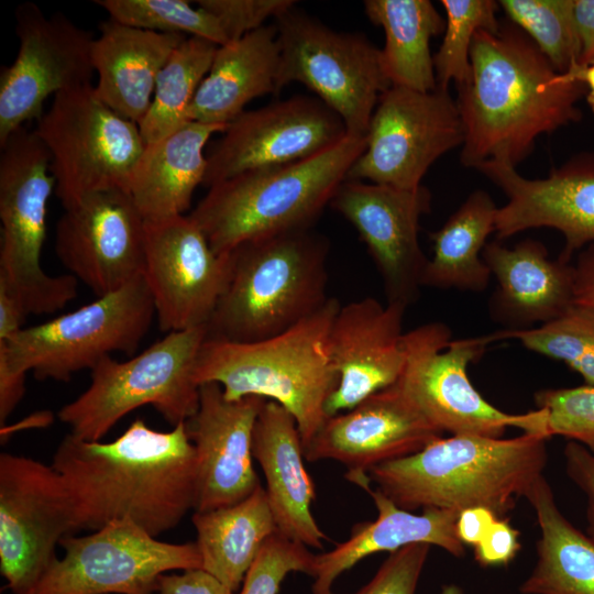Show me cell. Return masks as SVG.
I'll return each instance as SVG.
<instances>
[{
    "instance_id": "44",
    "label": "cell",
    "mask_w": 594,
    "mask_h": 594,
    "mask_svg": "<svg viewBox=\"0 0 594 594\" xmlns=\"http://www.w3.org/2000/svg\"><path fill=\"white\" fill-rule=\"evenodd\" d=\"M520 534L508 519L498 517L482 541L474 547V557L482 566L508 564L520 549Z\"/></svg>"
},
{
    "instance_id": "23",
    "label": "cell",
    "mask_w": 594,
    "mask_h": 594,
    "mask_svg": "<svg viewBox=\"0 0 594 594\" xmlns=\"http://www.w3.org/2000/svg\"><path fill=\"white\" fill-rule=\"evenodd\" d=\"M199 406L186 421L197 457L195 512L233 505L261 484L253 465V431L266 402L224 397L220 385L199 386Z\"/></svg>"
},
{
    "instance_id": "43",
    "label": "cell",
    "mask_w": 594,
    "mask_h": 594,
    "mask_svg": "<svg viewBox=\"0 0 594 594\" xmlns=\"http://www.w3.org/2000/svg\"><path fill=\"white\" fill-rule=\"evenodd\" d=\"M430 547L416 543L389 553L374 576L354 594H417Z\"/></svg>"
},
{
    "instance_id": "20",
    "label": "cell",
    "mask_w": 594,
    "mask_h": 594,
    "mask_svg": "<svg viewBox=\"0 0 594 594\" xmlns=\"http://www.w3.org/2000/svg\"><path fill=\"white\" fill-rule=\"evenodd\" d=\"M356 230L382 277L388 302H414L428 262L418 230L430 211L431 194L425 186L403 189L345 179L330 205Z\"/></svg>"
},
{
    "instance_id": "31",
    "label": "cell",
    "mask_w": 594,
    "mask_h": 594,
    "mask_svg": "<svg viewBox=\"0 0 594 594\" xmlns=\"http://www.w3.org/2000/svg\"><path fill=\"white\" fill-rule=\"evenodd\" d=\"M540 530L534 569L521 594H594V541L560 510L541 476L526 494Z\"/></svg>"
},
{
    "instance_id": "3",
    "label": "cell",
    "mask_w": 594,
    "mask_h": 594,
    "mask_svg": "<svg viewBox=\"0 0 594 594\" xmlns=\"http://www.w3.org/2000/svg\"><path fill=\"white\" fill-rule=\"evenodd\" d=\"M547 440L526 432L509 439L451 435L373 468L369 477L397 506L410 512L485 507L499 517L543 476Z\"/></svg>"
},
{
    "instance_id": "21",
    "label": "cell",
    "mask_w": 594,
    "mask_h": 594,
    "mask_svg": "<svg viewBox=\"0 0 594 594\" xmlns=\"http://www.w3.org/2000/svg\"><path fill=\"white\" fill-rule=\"evenodd\" d=\"M442 435L393 384L328 417L305 448V459L343 464L346 479L365 491L373 468L414 454Z\"/></svg>"
},
{
    "instance_id": "11",
    "label": "cell",
    "mask_w": 594,
    "mask_h": 594,
    "mask_svg": "<svg viewBox=\"0 0 594 594\" xmlns=\"http://www.w3.org/2000/svg\"><path fill=\"white\" fill-rule=\"evenodd\" d=\"M154 301L140 276L82 307L0 341V358L37 380L69 381L113 352L134 354L155 316Z\"/></svg>"
},
{
    "instance_id": "24",
    "label": "cell",
    "mask_w": 594,
    "mask_h": 594,
    "mask_svg": "<svg viewBox=\"0 0 594 594\" xmlns=\"http://www.w3.org/2000/svg\"><path fill=\"white\" fill-rule=\"evenodd\" d=\"M406 306L365 297L341 305L329 332V355L338 385L326 404L328 417L346 411L397 382L404 363Z\"/></svg>"
},
{
    "instance_id": "4",
    "label": "cell",
    "mask_w": 594,
    "mask_h": 594,
    "mask_svg": "<svg viewBox=\"0 0 594 594\" xmlns=\"http://www.w3.org/2000/svg\"><path fill=\"white\" fill-rule=\"evenodd\" d=\"M340 306L329 297L293 328L261 341L206 337L196 362V383L220 385L229 400L258 396L279 404L295 418L305 449L328 418L326 404L338 385L329 332Z\"/></svg>"
},
{
    "instance_id": "53",
    "label": "cell",
    "mask_w": 594,
    "mask_h": 594,
    "mask_svg": "<svg viewBox=\"0 0 594 594\" xmlns=\"http://www.w3.org/2000/svg\"><path fill=\"white\" fill-rule=\"evenodd\" d=\"M440 594H464L462 588L455 584H447L441 588Z\"/></svg>"
},
{
    "instance_id": "7",
    "label": "cell",
    "mask_w": 594,
    "mask_h": 594,
    "mask_svg": "<svg viewBox=\"0 0 594 594\" xmlns=\"http://www.w3.org/2000/svg\"><path fill=\"white\" fill-rule=\"evenodd\" d=\"M207 326L167 333L124 362L110 355L92 370L85 392L58 411L70 433L100 441L125 415L153 406L173 427L189 420L199 406L195 367Z\"/></svg>"
},
{
    "instance_id": "34",
    "label": "cell",
    "mask_w": 594,
    "mask_h": 594,
    "mask_svg": "<svg viewBox=\"0 0 594 594\" xmlns=\"http://www.w3.org/2000/svg\"><path fill=\"white\" fill-rule=\"evenodd\" d=\"M369 20L383 29L381 48L385 73L393 86L419 91L437 85L430 40L444 32L446 19L429 0H366Z\"/></svg>"
},
{
    "instance_id": "6",
    "label": "cell",
    "mask_w": 594,
    "mask_h": 594,
    "mask_svg": "<svg viewBox=\"0 0 594 594\" xmlns=\"http://www.w3.org/2000/svg\"><path fill=\"white\" fill-rule=\"evenodd\" d=\"M328 240L312 229L243 242L207 337L232 342L272 338L306 319L327 296Z\"/></svg>"
},
{
    "instance_id": "47",
    "label": "cell",
    "mask_w": 594,
    "mask_h": 594,
    "mask_svg": "<svg viewBox=\"0 0 594 594\" xmlns=\"http://www.w3.org/2000/svg\"><path fill=\"white\" fill-rule=\"evenodd\" d=\"M498 516L485 507H471L459 513L457 535L463 544L477 546Z\"/></svg>"
},
{
    "instance_id": "52",
    "label": "cell",
    "mask_w": 594,
    "mask_h": 594,
    "mask_svg": "<svg viewBox=\"0 0 594 594\" xmlns=\"http://www.w3.org/2000/svg\"><path fill=\"white\" fill-rule=\"evenodd\" d=\"M562 74L568 81L581 82L585 86L586 102L594 112V62L585 66L575 65Z\"/></svg>"
},
{
    "instance_id": "22",
    "label": "cell",
    "mask_w": 594,
    "mask_h": 594,
    "mask_svg": "<svg viewBox=\"0 0 594 594\" xmlns=\"http://www.w3.org/2000/svg\"><path fill=\"white\" fill-rule=\"evenodd\" d=\"M507 197L495 222L497 240L532 228L560 231L565 245L560 258L594 244V156H579L546 178L530 179L515 167L486 162L477 168Z\"/></svg>"
},
{
    "instance_id": "16",
    "label": "cell",
    "mask_w": 594,
    "mask_h": 594,
    "mask_svg": "<svg viewBox=\"0 0 594 594\" xmlns=\"http://www.w3.org/2000/svg\"><path fill=\"white\" fill-rule=\"evenodd\" d=\"M19 51L0 73V146L43 116L46 98L91 85L95 37L62 13L47 18L33 2L15 10Z\"/></svg>"
},
{
    "instance_id": "25",
    "label": "cell",
    "mask_w": 594,
    "mask_h": 594,
    "mask_svg": "<svg viewBox=\"0 0 594 594\" xmlns=\"http://www.w3.org/2000/svg\"><path fill=\"white\" fill-rule=\"evenodd\" d=\"M482 257L497 280L490 314L505 330L546 324L575 304L574 265L550 260L540 241L525 239L514 248L492 241Z\"/></svg>"
},
{
    "instance_id": "30",
    "label": "cell",
    "mask_w": 594,
    "mask_h": 594,
    "mask_svg": "<svg viewBox=\"0 0 594 594\" xmlns=\"http://www.w3.org/2000/svg\"><path fill=\"white\" fill-rule=\"evenodd\" d=\"M227 125L188 121L145 147L134 167L129 194L145 221L184 215L207 169L205 146Z\"/></svg>"
},
{
    "instance_id": "2",
    "label": "cell",
    "mask_w": 594,
    "mask_h": 594,
    "mask_svg": "<svg viewBox=\"0 0 594 594\" xmlns=\"http://www.w3.org/2000/svg\"><path fill=\"white\" fill-rule=\"evenodd\" d=\"M469 79L458 88L464 128L461 163L512 167L532 151L536 140L581 119V82L558 73L530 37L516 25L479 30L470 53Z\"/></svg>"
},
{
    "instance_id": "19",
    "label": "cell",
    "mask_w": 594,
    "mask_h": 594,
    "mask_svg": "<svg viewBox=\"0 0 594 594\" xmlns=\"http://www.w3.org/2000/svg\"><path fill=\"white\" fill-rule=\"evenodd\" d=\"M54 246L68 274L100 297L143 275L145 220L128 191L96 193L65 209Z\"/></svg>"
},
{
    "instance_id": "29",
    "label": "cell",
    "mask_w": 594,
    "mask_h": 594,
    "mask_svg": "<svg viewBox=\"0 0 594 594\" xmlns=\"http://www.w3.org/2000/svg\"><path fill=\"white\" fill-rule=\"evenodd\" d=\"M279 45L275 24L218 46L188 110V121L228 125L254 98L277 94Z\"/></svg>"
},
{
    "instance_id": "18",
    "label": "cell",
    "mask_w": 594,
    "mask_h": 594,
    "mask_svg": "<svg viewBox=\"0 0 594 594\" xmlns=\"http://www.w3.org/2000/svg\"><path fill=\"white\" fill-rule=\"evenodd\" d=\"M346 135L342 119L318 98L298 95L244 110L212 146L202 185L309 158Z\"/></svg>"
},
{
    "instance_id": "17",
    "label": "cell",
    "mask_w": 594,
    "mask_h": 594,
    "mask_svg": "<svg viewBox=\"0 0 594 594\" xmlns=\"http://www.w3.org/2000/svg\"><path fill=\"white\" fill-rule=\"evenodd\" d=\"M231 253L217 254L190 216L145 221V266L160 329L207 326L230 278Z\"/></svg>"
},
{
    "instance_id": "13",
    "label": "cell",
    "mask_w": 594,
    "mask_h": 594,
    "mask_svg": "<svg viewBox=\"0 0 594 594\" xmlns=\"http://www.w3.org/2000/svg\"><path fill=\"white\" fill-rule=\"evenodd\" d=\"M62 558L50 565L32 594H153L161 575L201 569L196 542L156 539L129 518L90 535H67Z\"/></svg>"
},
{
    "instance_id": "14",
    "label": "cell",
    "mask_w": 594,
    "mask_h": 594,
    "mask_svg": "<svg viewBox=\"0 0 594 594\" xmlns=\"http://www.w3.org/2000/svg\"><path fill=\"white\" fill-rule=\"evenodd\" d=\"M463 142L461 116L448 89L419 91L392 85L378 99L366 147L346 178L418 188L429 167Z\"/></svg>"
},
{
    "instance_id": "39",
    "label": "cell",
    "mask_w": 594,
    "mask_h": 594,
    "mask_svg": "<svg viewBox=\"0 0 594 594\" xmlns=\"http://www.w3.org/2000/svg\"><path fill=\"white\" fill-rule=\"evenodd\" d=\"M111 20L160 33L196 36L222 46L229 43L217 20L187 0H95Z\"/></svg>"
},
{
    "instance_id": "42",
    "label": "cell",
    "mask_w": 594,
    "mask_h": 594,
    "mask_svg": "<svg viewBox=\"0 0 594 594\" xmlns=\"http://www.w3.org/2000/svg\"><path fill=\"white\" fill-rule=\"evenodd\" d=\"M196 3L217 20L229 43L295 7L293 0H199Z\"/></svg>"
},
{
    "instance_id": "33",
    "label": "cell",
    "mask_w": 594,
    "mask_h": 594,
    "mask_svg": "<svg viewBox=\"0 0 594 594\" xmlns=\"http://www.w3.org/2000/svg\"><path fill=\"white\" fill-rule=\"evenodd\" d=\"M498 207L484 190L473 191L443 226L430 234L433 255L421 285L439 289L484 290L491 271L482 257L494 232Z\"/></svg>"
},
{
    "instance_id": "38",
    "label": "cell",
    "mask_w": 594,
    "mask_h": 594,
    "mask_svg": "<svg viewBox=\"0 0 594 594\" xmlns=\"http://www.w3.org/2000/svg\"><path fill=\"white\" fill-rule=\"evenodd\" d=\"M446 30L442 43L433 55L437 85L448 89L464 84L471 72L470 53L479 30L498 31L496 12L499 4L492 0H442Z\"/></svg>"
},
{
    "instance_id": "32",
    "label": "cell",
    "mask_w": 594,
    "mask_h": 594,
    "mask_svg": "<svg viewBox=\"0 0 594 594\" xmlns=\"http://www.w3.org/2000/svg\"><path fill=\"white\" fill-rule=\"evenodd\" d=\"M201 569L237 592L265 542L277 532L264 486L221 508L191 517Z\"/></svg>"
},
{
    "instance_id": "12",
    "label": "cell",
    "mask_w": 594,
    "mask_h": 594,
    "mask_svg": "<svg viewBox=\"0 0 594 594\" xmlns=\"http://www.w3.org/2000/svg\"><path fill=\"white\" fill-rule=\"evenodd\" d=\"M274 24L278 90L293 81L305 85L342 119L348 134L366 136L378 99L392 86L381 48L363 34L332 30L295 7Z\"/></svg>"
},
{
    "instance_id": "48",
    "label": "cell",
    "mask_w": 594,
    "mask_h": 594,
    "mask_svg": "<svg viewBox=\"0 0 594 594\" xmlns=\"http://www.w3.org/2000/svg\"><path fill=\"white\" fill-rule=\"evenodd\" d=\"M25 373L12 370L0 358V425H4L25 393Z\"/></svg>"
},
{
    "instance_id": "40",
    "label": "cell",
    "mask_w": 594,
    "mask_h": 594,
    "mask_svg": "<svg viewBox=\"0 0 594 594\" xmlns=\"http://www.w3.org/2000/svg\"><path fill=\"white\" fill-rule=\"evenodd\" d=\"M535 403L547 413L550 438H568L594 453V386L542 389Z\"/></svg>"
},
{
    "instance_id": "37",
    "label": "cell",
    "mask_w": 594,
    "mask_h": 594,
    "mask_svg": "<svg viewBox=\"0 0 594 594\" xmlns=\"http://www.w3.org/2000/svg\"><path fill=\"white\" fill-rule=\"evenodd\" d=\"M508 19L536 44L558 73L579 65L574 0H501Z\"/></svg>"
},
{
    "instance_id": "15",
    "label": "cell",
    "mask_w": 594,
    "mask_h": 594,
    "mask_svg": "<svg viewBox=\"0 0 594 594\" xmlns=\"http://www.w3.org/2000/svg\"><path fill=\"white\" fill-rule=\"evenodd\" d=\"M73 531L72 501L53 465L1 453L0 570L13 594L33 593Z\"/></svg>"
},
{
    "instance_id": "10",
    "label": "cell",
    "mask_w": 594,
    "mask_h": 594,
    "mask_svg": "<svg viewBox=\"0 0 594 594\" xmlns=\"http://www.w3.org/2000/svg\"><path fill=\"white\" fill-rule=\"evenodd\" d=\"M34 131L51 155L64 209L96 193H129L145 142L139 125L110 109L92 84L55 95Z\"/></svg>"
},
{
    "instance_id": "41",
    "label": "cell",
    "mask_w": 594,
    "mask_h": 594,
    "mask_svg": "<svg viewBox=\"0 0 594 594\" xmlns=\"http://www.w3.org/2000/svg\"><path fill=\"white\" fill-rule=\"evenodd\" d=\"M315 554L308 547L275 532L248 571L239 594H278L293 572L312 575Z\"/></svg>"
},
{
    "instance_id": "27",
    "label": "cell",
    "mask_w": 594,
    "mask_h": 594,
    "mask_svg": "<svg viewBox=\"0 0 594 594\" xmlns=\"http://www.w3.org/2000/svg\"><path fill=\"white\" fill-rule=\"evenodd\" d=\"M365 492L373 499L377 517L355 525L350 537L330 551L315 554L312 594H333V584L341 574L375 553L426 543L455 558L464 554V544L457 535L458 512L426 508L415 514L397 506L378 488L369 487Z\"/></svg>"
},
{
    "instance_id": "28",
    "label": "cell",
    "mask_w": 594,
    "mask_h": 594,
    "mask_svg": "<svg viewBox=\"0 0 594 594\" xmlns=\"http://www.w3.org/2000/svg\"><path fill=\"white\" fill-rule=\"evenodd\" d=\"M187 37L111 19L102 22L100 34L91 44L97 96L114 112L139 124L152 103L161 69Z\"/></svg>"
},
{
    "instance_id": "8",
    "label": "cell",
    "mask_w": 594,
    "mask_h": 594,
    "mask_svg": "<svg viewBox=\"0 0 594 594\" xmlns=\"http://www.w3.org/2000/svg\"><path fill=\"white\" fill-rule=\"evenodd\" d=\"M51 155L35 131L22 128L0 154V287L28 315L53 314L77 297L78 280L53 276L41 264L50 197Z\"/></svg>"
},
{
    "instance_id": "36",
    "label": "cell",
    "mask_w": 594,
    "mask_h": 594,
    "mask_svg": "<svg viewBox=\"0 0 594 594\" xmlns=\"http://www.w3.org/2000/svg\"><path fill=\"white\" fill-rule=\"evenodd\" d=\"M492 342L518 340L527 350L559 360L594 386V308L574 304L559 318L535 328L502 330Z\"/></svg>"
},
{
    "instance_id": "35",
    "label": "cell",
    "mask_w": 594,
    "mask_h": 594,
    "mask_svg": "<svg viewBox=\"0 0 594 594\" xmlns=\"http://www.w3.org/2000/svg\"><path fill=\"white\" fill-rule=\"evenodd\" d=\"M218 45L188 36L161 69L152 103L138 124L145 144L153 143L188 122V110L210 70Z\"/></svg>"
},
{
    "instance_id": "51",
    "label": "cell",
    "mask_w": 594,
    "mask_h": 594,
    "mask_svg": "<svg viewBox=\"0 0 594 594\" xmlns=\"http://www.w3.org/2000/svg\"><path fill=\"white\" fill-rule=\"evenodd\" d=\"M26 314L19 302L0 287V341H7L23 328Z\"/></svg>"
},
{
    "instance_id": "26",
    "label": "cell",
    "mask_w": 594,
    "mask_h": 594,
    "mask_svg": "<svg viewBox=\"0 0 594 594\" xmlns=\"http://www.w3.org/2000/svg\"><path fill=\"white\" fill-rule=\"evenodd\" d=\"M252 451L265 479L277 532L308 548L322 549L329 538L311 513L316 487L305 466L301 436L293 415L273 400H266L257 416Z\"/></svg>"
},
{
    "instance_id": "1",
    "label": "cell",
    "mask_w": 594,
    "mask_h": 594,
    "mask_svg": "<svg viewBox=\"0 0 594 594\" xmlns=\"http://www.w3.org/2000/svg\"><path fill=\"white\" fill-rule=\"evenodd\" d=\"M52 465L67 487L74 531L129 518L157 537L195 508L197 457L186 421L158 431L136 419L110 442L69 432Z\"/></svg>"
},
{
    "instance_id": "50",
    "label": "cell",
    "mask_w": 594,
    "mask_h": 594,
    "mask_svg": "<svg viewBox=\"0 0 594 594\" xmlns=\"http://www.w3.org/2000/svg\"><path fill=\"white\" fill-rule=\"evenodd\" d=\"M575 270V304L594 308V244L581 252Z\"/></svg>"
},
{
    "instance_id": "9",
    "label": "cell",
    "mask_w": 594,
    "mask_h": 594,
    "mask_svg": "<svg viewBox=\"0 0 594 594\" xmlns=\"http://www.w3.org/2000/svg\"><path fill=\"white\" fill-rule=\"evenodd\" d=\"M490 343V336L453 340L442 322L421 324L405 332V363L395 384L443 433L502 438L514 427L549 439L543 409L505 413L471 383L468 367Z\"/></svg>"
},
{
    "instance_id": "45",
    "label": "cell",
    "mask_w": 594,
    "mask_h": 594,
    "mask_svg": "<svg viewBox=\"0 0 594 594\" xmlns=\"http://www.w3.org/2000/svg\"><path fill=\"white\" fill-rule=\"evenodd\" d=\"M563 454L566 475L585 497L586 535L594 541V453L570 441Z\"/></svg>"
},
{
    "instance_id": "49",
    "label": "cell",
    "mask_w": 594,
    "mask_h": 594,
    "mask_svg": "<svg viewBox=\"0 0 594 594\" xmlns=\"http://www.w3.org/2000/svg\"><path fill=\"white\" fill-rule=\"evenodd\" d=\"M573 18L580 40L579 65L594 62V0H574Z\"/></svg>"
},
{
    "instance_id": "46",
    "label": "cell",
    "mask_w": 594,
    "mask_h": 594,
    "mask_svg": "<svg viewBox=\"0 0 594 594\" xmlns=\"http://www.w3.org/2000/svg\"><path fill=\"white\" fill-rule=\"evenodd\" d=\"M158 594H233L222 582L202 569L165 573L158 579Z\"/></svg>"
},
{
    "instance_id": "5",
    "label": "cell",
    "mask_w": 594,
    "mask_h": 594,
    "mask_svg": "<svg viewBox=\"0 0 594 594\" xmlns=\"http://www.w3.org/2000/svg\"><path fill=\"white\" fill-rule=\"evenodd\" d=\"M365 147L366 136L348 134L309 158L241 173L210 186L189 216L217 254L250 240L312 229Z\"/></svg>"
}]
</instances>
